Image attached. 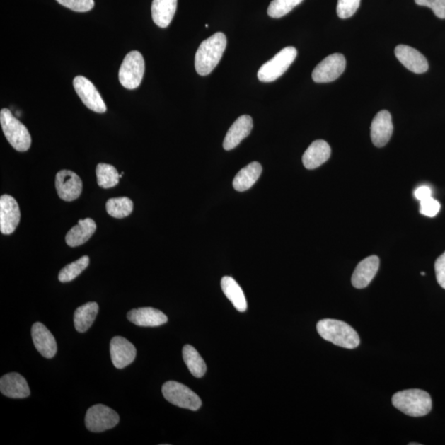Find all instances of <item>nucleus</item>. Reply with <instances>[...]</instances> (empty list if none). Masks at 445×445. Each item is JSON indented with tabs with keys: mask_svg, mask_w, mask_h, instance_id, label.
I'll list each match as a JSON object with an SVG mask.
<instances>
[{
	"mask_svg": "<svg viewBox=\"0 0 445 445\" xmlns=\"http://www.w3.org/2000/svg\"><path fill=\"white\" fill-rule=\"evenodd\" d=\"M227 38L223 33H216L204 40L195 57V68L198 74L206 76L218 66L226 49Z\"/></svg>",
	"mask_w": 445,
	"mask_h": 445,
	"instance_id": "1",
	"label": "nucleus"
},
{
	"mask_svg": "<svg viewBox=\"0 0 445 445\" xmlns=\"http://www.w3.org/2000/svg\"><path fill=\"white\" fill-rule=\"evenodd\" d=\"M318 333L326 341L347 349L357 348L361 340L356 330L339 320L323 319L317 324Z\"/></svg>",
	"mask_w": 445,
	"mask_h": 445,
	"instance_id": "2",
	"label": "nucleus"
},
{
	"mask_svg": "<svg viewBox=\"0 0 445 445\" xmlns=\"http://www.w3.org/2000/svg\"><path fill=\"white\" fill-rule=\"evenodd\" d=\"M392 403L399 411L412 417L426 416L432 408L431 396L421 389H408L395 393Z\"/></svg>",
	"mask_w": 445,
	"mask_h": 445,
	"instance_id": "3",
	"label": "nucleus"
},
{
	"mask_svg": "<svg viewBox=\"0 0 445 445\" xmlns=\"http://www.w3.org/2000/svg\"><path fill=\"white\" fill-rule=\"evenodd\" d=\"M0 124L5 137L19 152H25L31 147L32 138L28 129L13 116L10 110L4 108L0 112Z\"/></svg>",
	"mask_w": 445,
	"mask_h": 445,
	"instance_id": "4",
	"label": "nucleus"
},
{
	"mask_svg": "<svg viewBox=\"0 0 445 445\" xmlns=\"http://www.w3.org/2000/svg\"><path fill=\"white\" fill-rule=\"evenodd\" d=\"M297 57V50L288 47L282 50L272 59L259 69L258 77L260 81L271 83L287 72Z\"/></svg>",
	"mask_w": 445,
	"mask_h": 445,
	"instance_id": "5",
	"label": "nucleus"
},
{
	"mask_svg": "<svg viewBox=\"0 0 445 445\" xmlns=\"http://www.w3.org/2000/svg\"><path fill=\"white\" fill-rule=\"evenodd\" d=\"M163 397L178 408L197 411L202 407V400L186 385L176 381H168L163 385Z\"/></svg>",
	"mask_w": 445,
	"mask_h": 445,
	"instance_id": "6",
	"label": "nucleus"
},
{
	"mask_svg": "<svg viewBox=\"0 0 445 445\" xmlns=\"http://www.w3.org/2000/svg\"><path fill=\"white\" fill-rule=\"evenodd\" d=\"M144 69V59L141 52L133 51L127 54L119 71L120 83L127 89H136L141 85Z\"/></svg>",
	"mask_w": 445,
	"mask_h": 445,
	"instance_id": "7",
	"label": "nucleus"
},
{
	"mask_svg": "<svg viewBox=\"0 0 445 445\" xmlns=\"http://www.w3.org/2000/svg\"><path fill=\"white\" fill-rule=\"evenodd\" d=\"M119 415L103 404L94 405L90 408L85 417V424L89 432H103L112 429L119 423Z\"/></svg>",
	"mask_w": 445,
	"mask_h": 445,
	"instance_id": "8",
	"label": "nucleus"
},
{
	"mask_svg": "<svg viewBox=\"0 0 445 445\" xmlns=\"http://www.w3.org/2000/svg\"><path fill=\"white\" fill-rule=\"evenodd\" d=\"M346 66V58L343 54H333L315 67L312 74L313 80L318 83L333 82L341 76Z\"/></svg>",
	"mask_w": 445,
	"mask_h": 445,
	"instance_id": "9",
	"label": "nucleus"
},
{
	"mask_svg": "<svg viewBox=\"0 0 445 445\" xmlns=\"http://www.w3.org/2000/svg\"><path fill=\"white\" fill-rule=\"evenodd\" d=\"M73 83L75 92L85 106L97 113L106 112V104L91 81L83 76H77L74 78Z\"/></svg>",
	"mask_w": 445,
	"mask_h": 445,
	"instance_id": "10",
	"label": "nucleus"
},
{
	"mask_svg": "<svg viewBox=\"0 0 445 445\" xmlns=\"http://www.w3.org/2000/svg\"><path fill=\"white\" fill-rule=\"evenodd\" d=\"M56 187L59 197L66 202H73L81 195L83 183L71 170H61L57 174Z\"/></svg>",
	"mask_w": 445,
	"mask_h": 445,
	"instance_id": "11",
	"label": "nucleus"
},
{
	"mask_svg": "<svg viewBox=\"0 0 445 445\" xmlns=\"http://www.w3.org/2000/svg\"><path fill=\"white\" fill-rule=\"evenodd\" d=\"M21 218L18 204L13 197L4 195L0 197V231L11 234L18 227Z\"/></svg>",
	"mask_w": 445,
	"mask_h": 445,
	"instance_id": "12",
	"label": "nucleus"
},
{
	"mask_svg": "<svg viewBox=\"0 0 445 445\" xmlns=\"http://www.w3.org/2000/svg\"><path fill=\"white\" fill-rule=\"evenodd\" d=\"M110 354L113 366L122 369L129 366L137 357V349L134 345L122 337H115L110 344Z\"/></svg>",
	"mask_w": 445,
	"mask_h": 445,
	"instance_id": "13",
	"label": "nucleus"
},
{
	"mask_svg": "<svg viewBox=\"0 0 445 445\" xmlns=\"http://www.w3.org/2000/svg\"><path fill=\"white\" fill-rule=\"evenodd\" d=\"M32 337L35 347L45 358L52 359L57 353V344L52 333L42 323L33 324Z\"/></svg>",
	"mask_w": 445,
	"mask_h": 445,
	"instance_id": "14",
	"label": "nucleus"
},
{
	"mask_svg": "<svg viewBox=\"0 0 445 445\" xmlns=\"http://www.w3.org/2000/svg\"><path fill=\"white\" fill-rule=\"evenodd\" d=\"M393 132L391 114L386 110L379 112L371 124V139L374 146L378 148L386 146L392 137Z\"/></svg>",
	"mask_w": 445,
	"mask_h": 445,
	"instance_id": "15",
	"label": "nucleus"
},
{
	"mask_svg": "<svg viewBox=\"0 0 445 445\" xmlns=\"http://www.w3.org/2000/svg\"><path fill=\"white\" fill-rule=\"evenodd\" d=\"M395 54L398 61L410 71L423 74L428 71L429 64L427 58L416 49L406 45H399L395 48Z\"/></svg>",
	"mask_w": 445,
	"mask_h": 445,
	"instance_id": "16",
	"label": "nucleus"
},
{
	"mask_svg": "<svg viewBox=\"0 0 445 445\" xmlns=\"http://www.w3.org/2000/svg\"><path fill=\"white\" fill-rule=\"evenodd\" d=\"M253 122L248 115L239 117L229 128L226 137L224 138L223 146L225 150L236 148L243 139L251 133Z\"/></svg>",
	"mask_w": 445,
	"mask_h": 445,
	"instance_id": "17",
	"label": "nucleus"
},
{
	"mask_svg": "<svg viewBox=\"0 0 445 445\" xmlns=\"http://www.w3.org/2000/svg\"><path fill=\"white\" fill-rule=\"evenodd\" d=\"M0 391L10 398H26L31 393L27 380L18 373L4 375L0 379Z\"/></svg>",
	"mask_w": 445,
	"mask_h": 445,
	"instance_id": "18",
	"label": "nucleus"
},
{
	"mask_svg": "<svg viewBox=\"0 0 445 445\" xmlns=\"http://www.w3.org/2000/svg\"><path fill=\"white\" fill-rule=\"evenodd\" d=\"M127 318L139 327H159L168 322L166 315L150 307L132 309L127 313Z\"/></svg>",
	"mask_w": 445,
	"mask_h": 445,
	"instance_id": "19",
	"label": "nucleus"
},
{
	"mask_svg": "<svg viewBox=\"0 0 445 445\" xmlns=\"http://www.w3.org/2000/svg\"><path fill=\"white\" fill-rule=\"evenodd\" d=\"M379 268V258L371 256L358 264L353 273L352 282L354 287L364 289L369 286L377 274Z\"/></svg>",
	"mask_w": 445,
	"mask_h": 445,
	"instance_id": "20",
	"label": "nucleus"
},
{
	"mask_svg": "<svg viewBox=\"0 0 445 445\" xmlns=\"http://www.w3.org/2000/svg\"><path fill=\"white\" fill-rule=\"evenodd\" d=\"M331 156V148L322 139L310 144L303 155V163L307 169H314L327 162Z\"/></svg>",
	"mask_w": 445,
	"mask_h": 445,
	"instance_id": "21",
	"label": "nucleus"
},
{
	"mask_svg": "<svg viewBox=\"0 0 445 445\" xmlns=\"http://www.w3.org/2000/svg\"><path fill=\"white\" fill-rule=\"evenodd\" d=\"M96 229L97 225L93 219L89 218L80 219L78 224L67 234L66 242L69 247H79L88 241Z\"/></svg>",
	"mask_w": 445,
	"mask_h": 445,
	"instance_id": "22",
	"label": "nucleus"
},
{
	"mask_svg": "<svg viewBox=\"0 0 445 445\" xmlns=\"http://www.w3.org/2000/svg\"><path fill=\"white\" fill-rule=\"evenodd\" d=\"M178 0H153L151 13L155 24L166 28L171 23L177 10Z\"/></svg>",
	"mask_w": 445,
	"mask_h": 445,
	"instance_id": "23",
	"label": "nucleus"
},
{
	"mask_svg": "<svg viewBox=\"0 0 445 445\" xmlns=\"http://www.w3.org/2000/svg\"><path fill=\"white\" fill-rule=\"evenodd\" d=\"M262 173V165L258 162H253L240 170L233 182V186L238 192H245L251 188L257 183Z\"/></svg>",
	"mask_w": 445,
	"mask_h": 445,
	"instance_id": "24",
	"label": "nucleus"
},
{
	"mask_svg": "<svg viewBox=\"0 0 445 445\" xmlns=\"http://www.w3.org/2000/svg\"><path fill=\"white\" fill-rule=\"evenodd\" d=\"M98 304L88 302L75 310L74 315V328L79 333H85L91 328L98 313Z\"/></svg>",
	"mask_w": 445,
	"mask_h": 445,
	"instance_id": "25",
	"label": "nucleus"
},
{
	"mask_svg": "<svg viewBox=\"0 0 445 445\" xmlns=\"http://www.w3.org/2000/svg\"><path fill=\"white\" fill-rule=\"evenodd\" d=\"M224 294L230 300L233 307L239 312H245L248 308L247 299L241 287L232 277H224L221 279Z\"/></svg>",
	"mask_w": 445,
	"mask_h": 445,
	"instance_id": "26",
	"label": "nucleus"
},
{
	"mask_svg": "<svg viewBox=\"0 0 445 445\" xmlns=\"http://www.w3.org/2000/svg\"><path fill=\"white\" fill-rule=\"evenodd\" d=\"M183 357L185 364L196 378H202L207 372V364L204 359L193 347L186 345L183 349Z\"/></svg>",
	"mask_w": 445,
	"mask_h": 445,
	"instance_id": "27",
	"label": "nucleus"
},
{
	"mask_svg": "<svg viewBox=\"0 0 445 445\" xmlns=\"http://www.w3.org/2000/svg\"><path fill=\"white\" fill-rule=\"evenodd\" d=\"M98 184L104 189L116 187L119 183L120 174L116 168L107 163H99L96 168Z\"/></svg>",
	"mask_w": 445,
	"mask_h": 445,
	"instance_id": "28",
	"label": "nucleus"
},
{
	"mask_svg": "<svg viewBox=\"0 0 445 445\" xmlns=\"http://www.w3.org/2000/svg\"><path fill=\"white\" fill-rule=\"evenodd\" d=\"M106 207L110 216L117 219H122L132 214L133 202L128 197L112 198L108 200Z\"/></svg>",
	"mask_w": 445,
	"mask_h": 445,
	"instance_id": "29",
	"label": "nucleus"
},
{
	"mask_svg": "<svg viewBox=\"0 0 445 445\" xmlns=\"http://www.w3.org/2000/svg\"><path fill=\"white\" fill-rule=\"evenodd\" d=\"M89 258L83 256L71 264L64 267L59 273V281L62 283L72 282L73 279L78 277L85 269L88 267Z\"/></svg>",
	"mask_w": 445,
	"mask_h": 445,
	"instance_id": "30",
	"label": "nucleus"
},
{
	"mask_svg": "<svg viewBox=\"0 0 445 445\" xmlns=\"http://www.w3.org/2000/svg\"><path fill=\"white\" fill-rule=\"evenodd\" d=\"M303 1L304 0H273L269 5L267 13L271 18H281Z\"/></svg>",
	"mask_w": 445,
	"mask_h": 445,
	"instance_id": "31",
	"label": "nucleus"
},
{
	"mask_svg": "<svg viewBox=\"0 0 445 445\" xmlns=\"http://www.w3.org/2000/svg\"><path fill=\"white\" fill-rule=\"evenodd\" d=\"M361 5V0H338L337 13L338 17L347 19L353 16L357 13Z\"/></svg>",
	"mask_w": 445,
	"mask_h": 445,
	"instance_id": "32",
	"label": "nucleus"
},
{
	"mask_svg": "<svg viewBox=\"0 0 445 445\" xmlns=\"http://www.w3.org/2000/svg\"><path fill=\"white\" fill-rule=\"evenodd\" d=\"M64 7L73 10L75 12H88L94 7V0H57Z\"/></svg>",
	"mask_w": 445,
	"mask_h": 445,
	"instance_id": "33",
	"label": "nucleus"
},
{
	"mask_svg": "<svg viewBox=\"0 0 445 445\" xmlns=\"http://www.w3.org/2000/svg\"><path fill=\"white\" fill-rule=\"evenodd\" d=\"M420 202V213L424 216L434 217L441 211V204L432 197Z\"/></svg>",
	"mask_w": 445,
	"mask_h": 445,
	"instance_id": "34",
	"label": "nucleus"
},
{
	"mask_svg": "<svg viewBox=\"0 0 445 445\" xmlns=\"http://www.w3.org/2000/svg\"><path fill=\"white\" fill-rule=\"evenodd\" d=\"M420 6H426L433 10L439 18H445V0H415Z\"/></svg>",
	"mask_w": 445,
	"mask_h": 445,
	"instance_id": "35",
	"label": "nucleus"
},
{
	"mask_svg": "<svg viewBox=\"0 0 445 445\" xmlns=\"http://www.w3.org/2000/svg\"><path fill=\"white\" fill-rule=\"evenodd\" d=\"M434 270H436L437 279L439 286L445 289V253L437 258L436 263H434Z\"/></svg>",
	"mask_w": 445,
	"mask_h": 445,
	"instance_id": "36",
	"label": "nucleus"
},
{
	"mask_svg": "<svg viewBox=\"0 0 445 445\" xmlns=\"http://www.w3.org/2000/svg\"><path fill=\"white\" fill-rule=\"evenodd\" d=\"M414 196L418 201L422 202L423 200L432 197V189L427 186L420 187L415 191Z\"/></svg>",
	"mask_w": 445,
	"mask_h": 445,
	"instance_id": "37",
	"label": "nucleus"
},
{
	"mask_svg": "<svg viewBox=\"0 0 445 445\" xmlns=\"http://www.w3.org/2000/svg\"><path fill=\"white\" fill-rule=\"evenodd\" d=\"M420 444H416V443H411V444H410V445H420Z\"/></svg>",
	"mask_w": 445,
	"mask_h": 445,
	"instance_id": "38",
	"label": "nucleus"
},
{
	"mask_svg": "<svg viewBox=\"0 0 445 445\" xmlns=\"http://www.w3.org/2000/svg\"><path fill=\"white\" fill-rule=\"evenodd\" d=\"M421 274H422V276H424V274H426V273L424 272H422Z\"/></svg>",
	"mask_w": 445,
	"mask_h": 445,
	"instance_id": "39",
	"label": "nucleus"
}]
</instances>
